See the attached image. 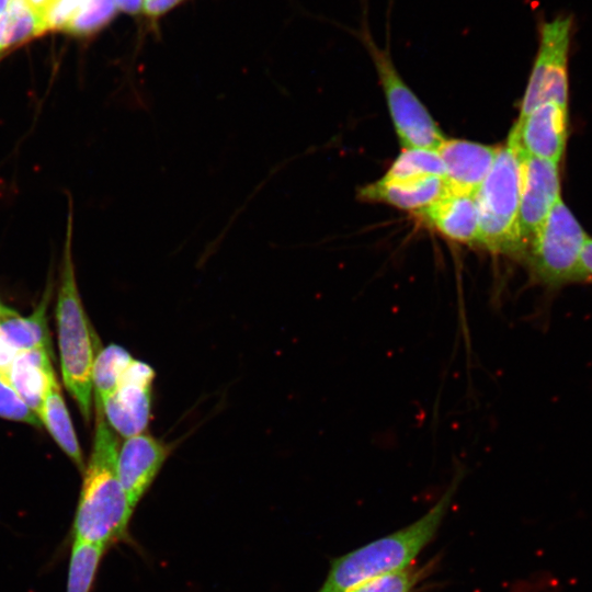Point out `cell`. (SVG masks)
Here are the masks:
<instances>
[{
    "mask_svg": "<svg viewBox=\"0 0 592 592\" xmlns=\"http://www.w3.org/2000/svg\"><path fill=\"white\" fill-rule=\"evenodd\" d=\"M118 441L96 409V425L72 523L73 540L109 547L128 540L134 508L119 482Z\"/></svg>",
    "mask_w": 592,
    "mask_h": 592,
    "instance_id": "obj_1",
    "label": "cell"
},
{
    "mask_svg": "<svg viewBox=\"0 0 592 592\" xmlns=\"http://www.w3.org/2000/svg\"><path fill=\"white\" fill-rule=\"evenodd\" d=\"M463 477L460 468L435 505L414 523L334 558L318 592H348L365 580L409 567L434 537Z\"/></svg>",
    "mask_w": 592,
    "mask_h": 592,
    "instance_id": "obj_2",
    "label": "cell"
},
{
    "mask_svg": "<svg viewBox=\"0 0 592 592\" xmlns=\"http://www.w3.org/2000/svg\"><path fill=\"white\" fill-rule=\"evenodd\" d=\"M55 311L64 384L89 423L92 412V369L100 342L90 326L77 287L71 207L67 216Z\"/></svg>",
    "mask_w": 592,
    "mask_h": 592,
    "instance_id": "obj_3",
    "label": "cell"
},
{
    "mask_svg": "<svg viewBox=\"0 0 592 592\" xmlns=\"http://www.w3.org/2000/svg\"><path fill=\"white\" fill-rule=\"evenodd\" d=\"M521 162L508 141L499 147L493 166L475 194L478 243L485 249L523 259L519 235Z\"/></svg>",
    "mask_w": 592,
    "mask_h": 592,
    "instance_id": "obj_4",
    "label": "cell"
},
{
    "mask_svg": "<svg viewBox=\"0 0 592 592\" xmlns=\"http://www.w3.org/2000/svg\"><path fill=\"white\" fill-rule=\"evenodd\" d=\"M588 238L560 198L531 243L524 260L533 281L550 291L589 280L581 252Z\"/></svg>",
    "mask_w": 592,
    "mask_h": 592,
    "instance_id": "obj_5",
    "label": "cell"
},
{
    "mask_svg": "<svg viewBox=\"0 0 592 592\" xmlns=\"http://www.w3.org/2000/svg\"><path fill=\"white\" fill-rule=\"evenodd\" d=\"M360 38L374 61L402 147L436 150L445 137L424 105L400 78L388 49L378 47L366 27L361 30Z\"/></svg>",
    "mask_w": 592,
    "mask_h": 592,
    "instance_id": "obj_6",
    "label": "cell"
},
{
    "mask_svg": "<svg viewBox=\"0 0 592 592\" xmlns=\"http://www.w3.org/2000/svg\"><path fill=\"white\" fill-rule=\"evenodd\" d=\"M572 16L559 14L539 25V46L519 117L545 102L568 106V56Z\"/></svg>",
    "mask_w": 592,
    "mask_h": 592,
    "instance_id": "obj_7",
    "label": "cell"
},
{
    "mask_svg": "<svg viewBox=\"0 0 592 592\" xmlns=\"http://www.w3.org/2000/svg\"><path fill=\"white\" fill-rule=\"evenodd\" d=\"M519 153V152H517ZM521 162V192L519 235L523 259L560 197L559 163L519 153Z\"/></svg>",
    "mask_w": 592,
    "mask_h": 592,
    "instance_id": "obj_8",
    "label": "cell"
},
{
    "mask_svg": "<svg viewBox=\"0 0 592 592\" xmlns=\"http://www.w3.org/2000/svg\"><path fill=\"white\" fill-rule=\"evenodd\" d=\"M153 368L133 360L114 391L96 409L109 425L125 439L146 431L151 417Z\"/></svg>",
    "mask_w": 592,
    "mask_h": 592,
    "instance_id": "obj_9",
    "label": "cell"
},
{
    "mask_svg": "<svg viewBox=\"0 0 592 592\" xmlns=\"http://www.w3.org/2000/svg\"><path fill=\"white\" fill-rule=\"evenodd\" d=\"M568 106L545 102L519 117L510 141L519 153L559 163L568 137Z\"/></svg>",
    "mask_w": 592,
    "mask_h": 592,
    "instance_id": "obj_10",
    "label": "cell"
},
{
    "mask_svg": "<svg viewBox=\"0 0 592 592\" xmlns=\"http://www.w3.org/2000/svg\"><path fill=\"white\" fill-rule=\"evenodd\" d=\"M170 451L168 444L146 433L127 437L118 448L117 476L134 509L152 485Z\"/></svg>",
    "mask_w": 592,
    "mask_h": 592,
    "instance_id": "obj_11",
    "label": "cell"
},
{
    "mask_svg": "<svg viewBox=\"0 0 592 592\" xmlns=\"http://www.w3.org/2000/svg\"><path fill=\"white\" fill-rule=\"evenodd\" d=\"M499 147L464 139H444L436 149L445 167L448 192L475 195L496 160Z\"/></svg>",
    "mask_w": 592,
    "mask_h": 592,
    "instance_id": "obj_12",
    "label": "cell"
},
{
    "mask_svg": "<svg viewBox=\"0 0 592 592\" xmlns=\"http://www.w3.org/2000/svg\"><path fill=\"white\" fill-rule=\"evenodd\" d=\"M444 237L463 243H478V210L475 195L446 192L414 213Z\"/></svg>",
    "mask_w": 592,
    "mask_h": 592,
    "instance_id": "obj_13",
    "label": "cell"
},
{
    "mask_svg": "<svg viewBox=\"0 0 592 592\" xmlns=\"http://www.w3.org/2000/svg\"><path fill=\"white\" fill-rule=\"evenodd\" d=\"M52 352L45 349L21 351L14 357L5 378L22 400L39 418L47 392L57 379Z\"/></svg>",
    "mask_w": 592,
    "mask_h": 592,
    "instance_id": "obj_14",
    "label": "cell"
},
{
    "mask_svg": "<svg viewBox=\"0 0 592 592\" xmlns=\"http://www.w3.org/2000/svg\"><path fill=\"white\" fill-rule=\"evenodd\" d=\"M447 192L443 178L426 177L410 180H386L361 187L358 198L385 203L414 213L429 206Z\"/></svg>",
    "mask_w": 592,
    "mask_h": 592,
    "instance_id": "obj_15",
    "label": "cell"
},
{
    "mask_svg": "<svg viewBox=\"0 0 592 592\" xmlns=\"http://www.w3.org/2000/svg\"><path fill=\"white\" fill-rule=\"evenodd\" d=\"M49 298L50 286L27 317L4 306L0 314V341L16 354L32 349H45L53 353L46 319Z\"/></svg>",
    "mask_w": 592,
    "mask_h": 592,
    "instance_id": "obj_16",
    "label": "cell"
},
{
    "mask_svg": "<svg viewBox=\"0 0 592 592\" xmlns=\"http://www.w3.org/2000/svg\"><path fill=\"white\" fill-rule=\"evenodd\" d=\"M39 420L58 446L83 473L86 467L82 451L57 379L47 392Z\"/></svg>",
    "mask_w": 592,
    "mask_h": 592,
    "instance_id": "obj_17",
    "label": "cell"
},
{
    "mask_svg": "<svg viewBox=\"0 0 592 592\" xmlns=\"http://www.w3.org/2000/svg\"><path fill=\"white\" fill-rule=\"evenodd\" d=\"M45 20L26 0H12L0 16V57L9 49L47 32Z\"/></svg>",
    "mask_w": 592,
    "mask_h": 592,
    "instance_id": "obj_18",
    "label": "cell"
},
{
    "mask_svg": "<svg viewBox=\"0 0 592 592\" xmlns=\"http://www.w3.org/2000/svg\"><path fill=\"white\" fill-rule=\"evenodd\" d=\"M130 353L118 344H109L95 355L92 385L95 406L100 407L116 388L123 373L133 361Z\"/></svg>",
    "mask_w": 592,
    "mask_h": 592,
    "instance_id": "obj_19",
    "label": "cell"
},
{
    "mask_svg": "<svg viewBox=\"0 0 592 592\" xmlns=\"http://www.w3.org/2000/svg\"><path fill=\"white\" fill-rule=\"evenodd\" d=\"M426 177L445 178V167L436 150L403 148L383 179L410 180Z\"/></svg>",
    "mask_w": 592,
    "mask_h": 592,
    "instance_id": "obj_20",
    "label": "cell"
},
{
    "mask_svg": "<svg viewBox=\"0 0 592 592\" xmlns=\"http://www.w3.org/2000/svg\"><path fill=\"white\" fill-rule=\"evenodd\" d=\"M105 548L73 540L66 592H91Z\"/></svg>",
    "mask_w": 592,
    "mask_h": 592,
    "instance_id": "obj_21",
    "label": "cell"
},
{
    "mask_svg": "<svg viewBox=\"0 0 592 592\" xmlns=\"http://www.w3.org/2000/svg\"><path fill=\"white\" fill-rule=\"evenodd\" d=\"M114 0H86L64 31L77 36H87L100 31L115 15Z\"/></svg>",
    "mask_w": 592,
    "mask_h": 592,
    "instance_id": "obj_22",
    "label": "cell"
},
{
    "mask_svg": "<svg viewBox=\"0 0 592 592\" xmlns=\"http://www.w3.org/2000/svg\"><path fill=\"white\" fill-rule=\"evenodd\" d=\"M422 573L421 569L409 566L365 580L348 592H413Z\"/></svg>",
    "mask_w": 592,
    "mask_h": 592,
    "instance_id": "obj_23",
    "label": "cell"
},
{
    "mask_svg": "<svg viewBox=\"0 0 592 592\" xmlns=\"http://www.w3.org/2000/svg\"><path fill=\"white\" fill-rule=\"evenodd\" d=\"M0 418L29 423L41 428L39 418L22 400L10 385L8 379L0 373Z\"/></svg>",
    "mask_w": 592,
    "mask_h": 592,
    "instance_id": "obj_24",
    "label": "cell"
},
{
    "mask_svg": "<svg viewBox=\"0 0 592 592\" xmlns=\"http://www.w3.org/2000/svg\"><path fill=\"white\" fill-rule=\"evenodd\" d=\"M185 0H144L143 10L145 14L157 20Z\"/></svg>",
    "mask_w": 592,
    "mask_h": 592,
    "instance_id": "obj_25",
    "label": "cell"
},
{
    "mask_svg": "<svg viewBox=\"0 0 592 592\" xmlns=\"http://www.w3.org/2000/svg\"><path fill=\"white\" fill-rule=\"evenodd\" d=\"M582 265L589 276H592V238L588 237L581 252Z\"/></svg>",
    "mask_w": 592,
    "mask_h": 592,
    "instance_id": "obj_26",
    "label": "cell"
},
{
    "mask_svg": "<svg viewBox=\"0 0 592 592\" xmlns=\"http://www.w3.org/2000/svg\"><path fill=\"white\" fill-rule=\"evenodd\" d=\"M114 2L117 9L128 14H137L144 4V0H114Z\"/></svg>",
    "mask_w": 592,
    "mask_h": 592,
    "instance_id": "obj_27",
    "label": "cell"
},
{
    "mask_svg": "<svg viewBox=\"0 0 592 592\" xmlns=\"http://www.w3.org/2000/svg\"><path fill=\"white\" fill-rule=\"evenodd\" d=\"M54 0H26L30 7L38 13L46 22V15Z\"/></svg>",
    "mask_w": 592,
    "mask_h": 592,
    "instance_id": "obj_28",
    "label": "cell"
},
{
    "mask_svg": "<svg viewBox=\"0 0 592 592\" xmlns=\"http://www.w3.org/2000/svg\"><path fill=\"white\" fill-rule=\"evenodd\" d=\"M12 0H0V16L8 10Z\"/></svg>",
    "mask_w": 592,
    "mask_h": 592,
    "instance_id": "obj_29",
    "label": "cell"
},
{
    "mask_svg": "<svg viewBox=\"0 0 592 592\" xmlns=\"http://www.w3.org/2000/svg\"><path fill=\"white\" fill-rule=\"evenodd\" d=\"M3 307H4V305H2V304L0 303V314H1L2 309H3Z\"/></svg>",
    "mask_w": 592,
    "mask_h": 592,
    "instance_id": "obj_30",
    "label": "cell"
},
{
    "mask_svg": "<svg viewBox=\"0 0 592 592\" xmlns=\"http://www.w3.org/2000/svg\"><path fill=\"white\" fill-rule=\"evenodd\" d=\"M55 1H56V0L53 1V4H54ZM53 4H52V5H53Z\"/></svg>",
    "mask_w": 592,
    "mask_h": 592,
    "instance_id": "obj_31",
    "label": "cell"
}]
</instances>
